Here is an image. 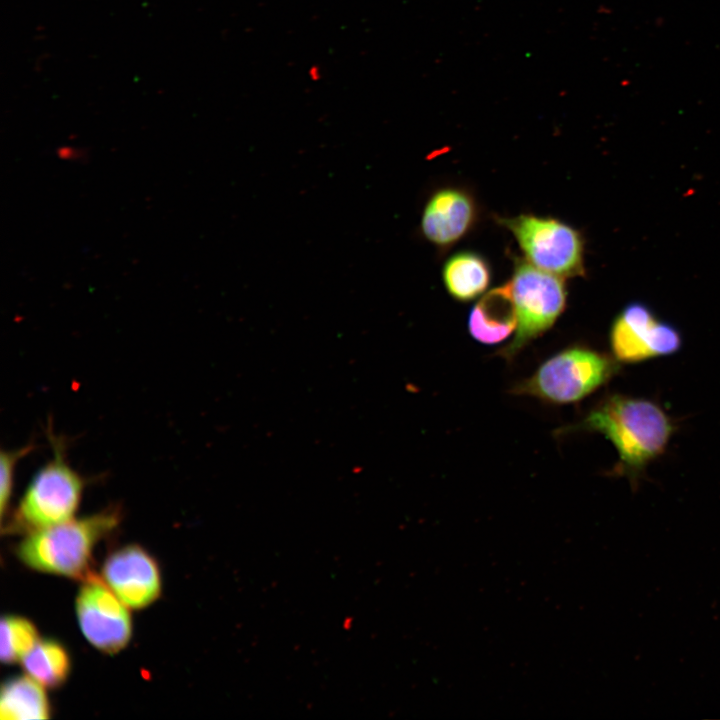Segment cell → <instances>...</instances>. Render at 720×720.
<instances>
[{"label":"cell","mask_w":720,"mask_h":720,"mask_svg":"<svg viewBox=\"0 0 720 720\" xmlns=\"http://www.w3.org/2000/svg\"><path fill=\"white\" fill-rule=\"evenodd\" d=\"M579 426L603 434L631 475L664 451L672 432L669 418L657 404L620 395L603 401Z\"/></svg>","instance_id":"1"},{"label":"cell","mask_w":720,"mask_h":720,"mask_svg":"<svg viewBox=\"0 0 720 720\" xmlns=\"http://www.w3.org/2000/svg\"><path fill=\"white\" fill-rule=\"evenodd\" d=\"M119 515L111 508L30 532L19 544L17 555L32 569L84 579L90 573L95 545L118 525Z\"/></svg>","instance_id":"2"},{"label":"cell","mask_w":720,"mask_h":720,"mask_svg":"<svg viewBox=\"0 0 720 720\" xmlns=\"http://www.w3.org/2000/svg\"><path fill=\"white\" fill-rule=\"evenodd\" d=\"M53 457L33 476L8 529L33 532L70 520L78 509L85 480L66 461L62 440L50 433Z\"/></svg>","instance_id":"3"},{"label":"cell","mask_w":720,"mask_h":720,"mask_svg":"<svg viewBox=\"0 0 720 720\" xmlns=\"http://www.w3.org/2000/svg\"><path fill=\"white\" fill-rule=\"evenodd\" d=\"M616 365L606 355L585 347H570L542 363L513 393L566 404L577 402L604 384Z\"/></svg>","instance_id":"4"},{"label":"cell","mask_w":720,"mask_h":720,"mask_svg":"<svg viewBox=\"0 0 720 720\" xmlns=\"http://www.w3.org/2000/svg\"><path fill=\"white\" fill-rule=\"evenodd\" d=\"M510 283L517 314L513 340L499 350L513 358L530 341L550 329L565 309L563 277L544 271L526 259H516Z\"/></svg>","instance_id":"5"},{"label":"cell","mask_w":720,"mask_h":720,"mask_svg":"<svg viewBox=\"0 0 720 720\" xmlns=\"http://www.w3.org/2000/svg\"><path fill=\"white\" fill-rule=\"evenodd\" d=\"M532 265L560 277L584 275V244L572 226L551 217L520 214L498 218Z\"/></svg>","instance_id":"6"},{"label":"cell","mask_w":720,"mask_h":720,"mask_svg":"<svg viewBox=\"0 0 720 720\" xmlns=\"http://www.w3.org/2000/svg\"><path fill=\"white\" fill-rule=\"evenodd\" d=\"M127 607L104 579L90 572L76 598V615L85 638L105 653L123 649L132 634Z\"/></svg>","instance_id":"7"},{"label":"cell","mask_w":720,"mask_h":720,"mask_svg":"<svg viewBox=\"0 0 720 720\" xmlns=\"http://www.w3.org/2000/svg\"><path fill=\"white\" fill-rule=\"evenodd\" d=\"M609 335L614 357L625 363L670 355L682 345L679 331L657 319L641 303L626 306L614 320Z\"/></svg>","instance_id":"8"},{"label":"cell","mask_w":720,"mask_h":720,"mask_svg":"<svg viewBox=\"0 0 720 720\" xmlns=\"http://www.w3.org/2000/svg\"><path fill=\"white\" fill-rule=\"evenodd\" d=\"M102 574L107 585L130 608L147 607L161 593L158 564L139 545H127L111 553Z\"/></svg>","instance_id":"9"},{"label":"cell","mask_w":720,"mask_h":720,"mask_svg":"<svg viewBox=\"0 0 720 720\" xmlns=\"http://www.w3.org/2000/svg\"><path fill=\"white\" fill-rule=\"evenodd\" d=\"M475 218L472 197L462 189L446 187L435 191L426 202L420 228L429 242L443 248L459 241Z\"/></svg>","instance_id":"10"},{"label":"cell","mask_w":720,"mask_h":720,"mask_svg":"<svg viewBox=\"0 0 720 720\" xmlns=\"http://www.w3.org/2000/svg\"><path fill=\"white\" fill-rule=\"evenodd\" d=\"M517 314L510 283L486 292L468 318L471 336L483 344H497L517 328Z\"/></svg>","instance_id":"11"},{"label":"cell","mask_w":720,"mask_h":720,"mask_svg":"<svg viewBox=\"0 0 720 720\" xmlns=\"http://www.w3.org/2000/svg\"><path fill=\"white\" fill-rule=\"evenodd\" d=\"M442 278L451 297L467 302L486 291L491 280V270L481 255L472 251H461L444 263Z\"/></svg>","instance_id":"12"},{"label":"cell","mask_w":720,"mask_h":720,"mask_svg":"<svg viewBox=\"0 0 720 720\" xmlns=\"http://www.w3.org/2000/svg\"><path fill=\"white\" fill-rule=\"evenodd\" d=\"M42 686L29 675L6 681L1 689L0 718L3 720L49 718L50 706Z\"/></svg>","instance_id":"13"},{"label":"cell","mask_w":720,"mask_h":720,"mask_svg":"<svg viewBox=\"0 0 720 720\" xmlns=\"http://www.w3.org/2000/svg\"><path fill=\"white\" fill-rule=\"evenodd\" d=\"M24 670L48 688L61 686L70 672V657L62 644L55 640H40L21 660Z\"/></svg>","instance_id":"14"},{"label":"cell","mask_w":720,"mask_h":720,"mask_svg":"<svg viewBox=\"0 0 720 720\" xmlns=\"http://www.w3.org/2000/svg\"><path fill=\"white\" fill-rule=\"evenodd\" d=\"M0 631V657L6 664L21 661L39 641L35 625L24 617L4 616Z\"/></svg>","instance_id":"15"},{"label":"cell","mask_w":720,"mask_h":720,"mask_svg":"<svg viewBox=\"0 0 720 720\" xmlns=\"http://www.w3.org/2000/svg\"><path fill=\"white\" fill-rule=\"evenodd\" d=\"M34 449L33 444L16 450H2L0 454V512L2 522L12 495L17 463Z\"/></svg>","instance_id":"16"}]
</instances>
